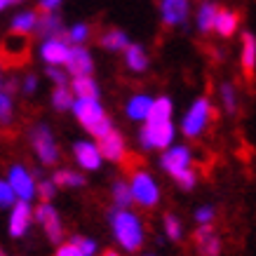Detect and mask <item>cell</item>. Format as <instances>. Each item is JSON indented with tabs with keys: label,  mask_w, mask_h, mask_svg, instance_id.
<instances>
[{
	"label": "cell",
	"mask_w": 256,
	"mask_h": 256,
	"mask_svg": "<svg viewBox=\"0 0 256 256\" xmlns=\"http://www.w3.org/2000/svg\"><path fill=\"white\" fill-rule=\"evenodd\" d=\"M146 122H172V101L167 99V96L156 99Z\"/></svg>",
	"instance_id": "obj_25"
},
{
	"label": "cell",
	"mask_w": 256,
	"mask_h": 256,
	"mask_svg": "<svg viewBox=\"0 0 256 256\" xmlns=\"http://www.w3.org/2000/svg\"><path fill=\"white\" fill-rule=\"evenodd\" d=\"M113 202H116V207H130L134 202L132 184H130V181L118 178L116 184H113Z\"/></svg>",
	"instance_id": "obj_24"
},
{
	"label": "cell",
	"mask_w": 256,
	"mask_h": 256,
	"mask_svg": "<svg viewBox=\"0 0 256 256\" xmlns=\"http://www.w3.org/2000/svg\"><path fill=\"white\" fill-rule=\"evenodd\" d=\"M156 99H150L148 94H136L127 101V118L130 120H136V122H146L148 116H150V108H153Z\"/></svg>",
	"instance_id": "obj_16"
},
{
	"label": "cell",
	"mask_w": 256,
	"mask_h": 256,
	"mask_svg": "<svg viewBox=\"0 0 256 256\" xmlns=\"http://www.w3.org/2000/svg\"><path fill=\"white\" fill-rule=\"evenodd\" d=\"M127 45H130V40H127V36H124L120 28H113V31L101 36V47H106V50H110V52L127 50Z\"/></svg>",
	"instance_id": "obj_28"
},
{
	"label": "cell",
	"mask_w": 256,
	"mask_h": 256,
	"mask_svg": "<svg viewBox=\"0 0 256 256\" xmlns=\"http://www.w3.org/2000/svg\"><path fill=\"white\" fill-rule=\"evenodd\" d=\"M101 256H120V254H118V252H113V249H106Z\"/></svg>",
	"instance_id": "obj_43"
},
{
	"label": "cell",
	"mask_w": 256,
	"mask_h": 256,
	"mask_svg": "<svg viewBox=\"0 0 256 256\" xmlns=\"http://www.w3.org/2000/svg\"><path fill=\"white\" fill-rule=\"evenodd\" d=\"M73 158H76V162L87 172H94L101 167V148L99 144H92V141H76L73 144Z\"/></svg>",
	"instance_id": "obj_11"
},
{
	"label": "cell",
	"mask_w": 256,
	"mask_h": 256,
	"mask_svg": "<svg viewBox=\"0 0 256 256\" xmlns=\"http://www.w3.org/2000/svg\"><path fill=\"white\" fill-rule=\"evenodd\" d=\"M31 146L42 164H56L59 162V148L52 136V130L47 124H36L31 130Z\"/></svg>",
	"instance_id": "obj_5"
},
{
	"label": "cell",
	"mask_w": 256,
	"mask_h": 256,
	"mask_svg": "<svg viewBox=\"0 0 256 256\" xmlns=\"http://www.w3.org/2000/svg\"><path fill=\"white\" fill-rule=\"evenodd\" d=\"M110 228L124 252H139L144 244V224L134 212L127 207H116L110 212Z\"/></svg>",
	"instance_id": "obj_1"
},
{
	"label": "cell",
	"mask_w": 256,
	"mask_h": 256,
	"mask_svg": "<svg viewBox=\"0 0 256 256\" xmlns=\"http://www.w3.org/2000/svg\"><path fill=\"white\" fill-rule=\"evenodd\" d=\"M216 14H218V10L214 2H202L200 12H198V28H200L202 33L212 31L214 24H216Z\"/></svg>",
	"instance_id": "obj_26"
},
{
	"label": "cell",
	"mask_w": 256,
	"mask_h": 256,
	"mask_svg": "<svg viewBox=\"0 0 256 256\" xmlns=\"http://www.w3.org/2000/svg\"><path fill=\"white\" fill-rule=\"evenodd\" d=\"M52 181H54L56 186H62V188H80V186H85L82 174H78V172H73V170H56L54 176H52Z\"/></svg>",
	"instance_id": "obj_27"
},
{
	"label": "cell",
	"mask_w": 256,
	"mask_h": 256,
	"mask_svg": "<svg viewBox=\"0 0 256 256\" xmlns=\"http://www.w3.org/2000/svg\"><path fill=\"white\" fill-rule=\"evenodd\" d=\"M87 36H90L87 24H76V26L68 31V36H66V38H68L70 42H76V45H82V42L87 40Z\"/></svg>",
	"instance_id": "obj_34"
},
{
	"label": "cell",
	"mask_w": 256,
	"mask_h": 256,
	"mask_svg": "<svg viewBox=\"0 0 256 256\" xmlns=\"http://www.w3.org/2000/svg\"><path fill=\"white\" fill-rule=\"evenodd\" d=\"M56 193V184L50 178V181H38V195L42 198V202H50Z\"/></svg>",
	"instance_id": "obj_35"
},
{
	"label": "cell",
	"mask_w": 256,
	"mask_h": 256,
	"mask_svg": "<svg viewBox=\"0 0 256 256\" xmlns=\"http://www.w3.org/2000/svg\"><path fill=\"white\" fill-rule=\"evenodd\" d=\"M174 141V124L172 122H146L139 132V144L144 148H160L167 150Z\"/></svg>",
	"instance_id": "obj_7"
},
{
	"label": "cell",
	"mask_w": 256,
	"mask_h": 256,
	"mask_svg": "<svg viewBox=\"0 0 256 256\" xmlns=\"http://www.w3.org/2000/svg\"><path fill=\"white\" fill-rule=\"evenodd\" d=\"M59 2H62V0H40V8L45 10V12H54V10L59 8Z\"/></svg>",
	"instance_id": "obj_41"
},
{
	"label": "cell",
	"mask_w": 256,
	"mask_h": 256,
	"mask_svg": "<svg viewBox=\"0 0 256 256\" xmlns=\"http://www.w3.org/2000/svg\"><path fill=\"white\" fill-rule=\"evenodd\" d=\"M242 70L247 78H254L256 70V38L252 33L242 36Z\"/></svg>",
	"instance_id": "obj_18"
},
{
	"label": "cell",
	"mask_w": 256,
	"mask_h": 256,
	"mask_svg": "<svg viewBox=\"0 0 256 256\" xmlns=\"http://www.w3.org/2000/svg\"><path fill=\"white\" fill-rule=\"evenodd\" d=\"M36 31L42 36V38H56L59 33H62V16L56 14V12H47L42 19L38 22V28Z\"/></svg>",
	"instance_id": "obj_21"
},
{
	"label": "cell",
	"mask_w": 256,
	"mask_h": 256,
	"mask_svg": "<svg viewBox=\"0 0 256 256\" xmlns=\"http://www.w3.org/2000/svg\"><path fill=\"white\" fill-rule=\"evenodd\" d=\"M33 216H36V212L31 210V202L16 200L14 204H12V210H10V224H8L10 235H12V238H22V235H26Z\"/></svg>",
	"instance_id": "obj_9"
},
{
	"label": "cell",
	"mask_w": 256,
	"mask_h": 256,
	"mask_svg": "<svg viewBox=\"0 0 256 256\" xmlns=\"http://www.w3.org/2000/svg\"><path fill=\"white\" fill-rule=\"evenodd\" d=\"M124 62H127V66H130L134 73H144V70L148 68L146 50H144L139 42H130L127 50H124Z\"/></svg>",
	"instance_id": "obj_19"
},
{
	"label": "cell",
	"mask_w": 256,
	"mask_h": 256,
	"mask_svg": "<svg viewBox=\"0 0 256 256\" xmlns=\"http://www.w3.org/2000/svg\"><path fill=\"white\" fill-rule=\"evenodd\" d=\"M54 256H85V254H82V249L76 242H66V244H59Z\"/></svg>",
	"instance_id": "obj_36"
},
{
	"label": "cell",
	"mask_w": 256,
	"mask_h": 256,
	"mask_svg": "<svg viewBox=\"0 0 256 256\" xmlns=\"http://www.w3.org/2000/svg\"><path fill=\"white\" fill-rule=\"evenodd\" d=\"M16 200H19V198H16L14 188L10 186L8 178H2V181H0V204H2V207H12Z\"/></svg>",
	"instance_id": "obj_32"
},
{
	"label": "cell",
	"mask_w": 256,
	"mask_h": 256,
	"mask_svg": "<svg viewBox=\"0 0 256 256\" xmlns=\"http://www.w3.org/2000/svg\"><path fill=\"white\" fill-rule=\"evenodd\" d=\"M101 148V156H104V160H110V162H120L124 158V139L120 136V134L113 130L110 134H106L104 139L96 141Z\"/></svg>",
	"instance_id": "obj_15"
},
{
	"label": "cell",
	"mask_w": 256,
	"mask_h": 256,
	"mask_svg": "<svg viewBox=\"0 0 256 256\" xmlns=\"http://www.w3.org/2000/svg\"><path fill=\"white\" fill-rule=\"evenodd\" d=\"M8 181L10 186L14 188V193L19 200L31 202L36 195H38V181L33 178V174L22 164H12L8 172Z\"/></svg>",
	"instance_id": "obj_8"
},
{
	"label": "cell",
	"mask_w": 256,
	"mask_h": 256,
	"mask_svg": "<svg viewBox=\"0 0 256 256\" xmlns=\"http://www.w3.org/2000/svg\"><path fill=\"white\" fill-rule=\"evenodd\" d=\"M214 214H216V212H214V207H200V210H195V221H198V224H212V221H214Z\"/></svg>",
	"instance_id": "obj_38"
},
{
	"label": "cell",
	"mask_w": 256,
	"mask_h": 256,
	"mask_svg": "<svg viewBox=\"0 0 256 256\" xmlns=\"http://www.w3.org/2000/svg\"><path fill=\"white\" fill-rule=\"evenodd\" d=\"M47 76L54 80V85H66V76H64L56 66H50V68H47Z\"/></svg>",
	"instance_id": "obj_39"
},
{
	"label": "cell",
	"mask_w": 256,
	"mask_h": 256,
	"mask_svg": "<svg viewBox=\"0 0 256 256\" xmlns=\"http://www.w3.org/2000/svg\"><path fill=\"white\" fill-rule=\"evenodd\" d=\"M70 110H73V116L78 118V122L82 124L96 141L113 132V122H110L108 116L104 113V108H101V104L96 99H78V96H76V104H73Z\"/></svg>",
	"instance_id": "obj_3"
},
{
	"label": "cell",
	"mask_w": 256,
	"mask_h": 256,
	"mask_svg": "<svg viewBox=\"0 0 256 256\" xmlns=\"http://www.w3.org/2000/svg\"><path fill=\"white\" fill-rule=\"evenodd\" d=\"M195 247L202 256H218L221 254V238L210 224H202L195 230Z\"/></svg>",
	"instance_id": "obj_12"
},
{
	"label": "cell",
	"mask_w": 256,
	"mask_h": 256,
	"mask_svg": "<svg viewBox=\"0 0 256 256\" xmlns=\"http://www.w3.org/2000/svg\"><path fill=\"white\" fill-rule=\"evenodd\" d=\"M148 256H153V254H148Z\"/></svg>",
	"instance_id": "obj_44"
},
{
	"label": "cell",
	"mask_w": 256,
	"mask_h": 256,
	"mask_svg": "<svg viewBox=\"0 0 256 256\" xmlns=\"http://www.w3.org/2000/svg\"><path fill=\"white\" fill-rule=\"evenodd\" d=\"M36 221L42 226L45 235L52 242H59L64 238V226H62V221H59V212H56L50 202H42L38 210H36Z\"/></svg>",
	"instance_id": "obj_10"
},
{
	"label": "cell",
	"mask_w": 256,
	"mask_h": 256,
	"mask_svg": "<svg viewBox=\"0 0 256 256\" xmlns=\"http://www.w3.org/2000/svg\"><path fill=\"white\" fill-rule=\"evenodd\" d=\"M214 116H216V113L212 108L210 99H204V96L195 99L193 106L188 108V113L184 116V120H181V132H184V136H188V139L200 136V134L207 130V124L212 122Z\"/></svg>",
	"instance_id": "obj_4"
},
{
	"label": "cell",
	"mask_w": 256,
	"mask_h": 256,
	"mask_svg": "<svg viewBox=\"0 0 256 256\" xmlns=\"http://www.w3.org/2000/svg\"><path fill=\"white\" fill-rule=\"evenodd\" d=\"M38 16H36V12H22V14H16L14 19H12V33H16V36H26V33H31L38 28Z\"/></svg>",
	"instance_id": "obj_22"
},
{
	"label": "cell",
	"mask_w": 256,
	"mask_h": 256,
	"mask_svg": "<svg viewBox=\"0 0 256 256\" xmlns=\"http://www.w3.org/2000/svg\"><path fill=\"white\" fill-rule=\"evenodd\" d=\"M16 2H22V0H0V8H12V5H16Z\"/></svg>",
	"instance_id": "obj_42"
},
{
	"label": "cell",
	"mask_w": 256,
	"mask_h": 256,
	"mask_svg": "<svg viewBox=\"0 0 256 256\" xmlns=\"http://www.w3.org/2000/svg\"><path fill=\"white\" fill-rule=\"evenodd\" d=\"M36 87H38V78H36V76H26V80H24V92L33 94L36 92Z\"/></svg>",
	"instance_id": "obj_40"
},
{
	"label": "cell",
	"mask_w": 256,
	"mask_h": 256,
	"mask_svg": "<svg viewBox=\"0 0 256 256\" xmlns=\"http://www.w3.org/2000/svg\"><path fill=\"white\" fill-rule=\"evenodd\" d=\"M162 226H164V233H167V238L170 240H181V235H184V230H181V221H178L174 214H164V218H162Z\"/></svg>",
	"instance_id": "obj_30"
},
{
	"label": "cell",
	"mask_w": 256,
	"mask_h": 256,
	"mask_svg": "<svg viewBox=\"0 0 256 256\" xmlns=\"http://www.w3.org/2000/svg\"><path fill=\"white\" fill-rule=\"evenodd\" d=\"M193 156H190V150L186 146H172L167 148L160 158V167H162L167 174H170L174 181H176L181 188H193L198 176H195L193 172Z\"/></svg>",
	"instance_id": "obj_2"
},
{
	"label": "cell",
	"mask_w": 256,
	"mask_h": 256,
	"mask_svg": "<svg viewBox=\"0 0 256 256\" xmlns=\"http://www.w3.org/2000/svg\"><path fill=\"white\" fill-rule=\"evenodd\" d=\"M221 99H224V108L228 113H235L238 108V96H235V87L230 82H224L221 85Z\"/></svg>",
	"instance_id": "obj_31"
},
{
	"label": "cell",
	"mask_w": 256,
	"mask_h": 256,
	"mask_svg": "<svg viewBox=\"0 0 256 256\" xmlns=\"http://www.w3.org/2000/svg\"><path fill=\"white\" fill-rule=\"evenodd\" d=\"M66 68L73 78H80V76H92L94 70V62H92V54L87 52L82 45H76L70 47V56L66 62Z\"/></svg>",
	"instance_id": "obj_13"
},
{
	"label": "cell",
	"mask_w": 256,
	"mask_h": 256,
	"mask_svg": "<svg viewBox=\"0 0 256 256\" xmlns=\"http://www.w3.org/2000/svg\"><path fill=\"white\" fill-rule=\"evenodd\" d=\"M130 184H132V193H134V202H139L141 207H156L158 200H160V188H158L156 178L150 176L148 172L144 170H136L132 172V178H130Z\"/></svg>",
	"instance_id": "obj_6"
},
{
	"label": "cell",
	"mask_w": 256,
	"mask_h": 256,
	"mask_svg": "<svg viewBox=\"0 0 256 256\" xmlns=\"http://www.w3.org/2000/svg\"><path fill=\"white\" fill-rule=\"evenodd\" d=\"M73 90H68L66 85H56V90L52 92V106L56 110H66V108H73Z\"/></svg>",
	"instance_id": "obj_29"
},
{
	"label": "cell",
	"mask_w": 256,
	"mask_h": 256,
	"mask_svg": "<svg viewBox=\"0 0 256 256\" xmlns=\"http://www.w3.org/2000/svg\"><path fill=\"white\" fill-rule=\"evenodd\" d=\"M70 90L78 99H99V87L92 80V76H80V78H73L70 82Z\"/></svg>",
	"instance_id": "obj_20"
},
{
	"label": "cell",
	"mask_w": 256,
	"mask_h": 256,
	"mask_svg": "<svg viewBox=\"0 0 256 256\" xmlns=\"http://www.w3.org/2000/svg\"><path fill=\"white\" fill-rule=\"evenodd\" d=\"M160 12H162L164 24H170V26L184 24L188 16V0H162Z\"/></svg>",
	"instance_id": "obj_17"
},
{
	"label": "cell",
	"mask_w": 256,
	"mask_h": 256,
	"mask_svg": "<svg viewBox=\"0 0 256 256\" xmlns=\"http://www.w3.org/2000/svg\"><path fill=\"white\" fill-rule=\"evenodd\" d=\"M214 31L218 36H224V38H230L235 31H238V14L233 12H218L216 14V24H214Z\"/></svg>",
	"instance_id": "obj_23"
},
{
	"label": "cell",
	"mask_w": 256,
	"mask_h": 256,
	"mask_svg": "<svg viewBox=\"0 0 256 256\" xmlns=\"http://www.w3.org/2000/svg\"><path fill=\"white\" fill-rule=\"evenodd\" d=\"M73 242L82 249V254H85V256H94V254H96V242L90 240V238H73Z\"/></svg>",
	"instance_id": "obj_37"
},
{
	"label": "cell",
	"mask_w": 256,
	"mask_h": 256,
	"mask_svg": "<svg viewBox=\"0 0 256 256\" xmlns=\"http://www.w3.org/2000/svg\"><path fill=\"white\" fill-rule=\"evenodd\" d=\"M0 120H2V124H8L12 120V94L10 92L0 94Z\"/></svg>",
	"instance_id": "obj_33"
},
{
	"label": "cell",
	"mask_w": 256,
	"mask_h": 256,
	"mask_svg": "<svg viewBox=\"0 0 256 256\" xmlns=\"http://www.w3.org/2000/svg\"><path fill=\"white\" fill-rule=\"evenodd\" d=\"M40 54H42V59H45L50 66H64L70 56V47L56 36V38H47L45 42H42Z\"/></svg>",
	"instance_id": "obj_14"
}]
</instances>
